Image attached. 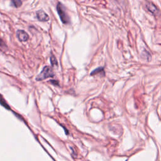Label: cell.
<instances>
[{
  "label": "cell",
  "mask_w": 161,
  "mask_h": 161,
  "mask_svg": "<svg viewBox=\"0 0 161 161\" xmlns=\"http://www.w3.org/2000/svg\"><path fill=\"white\" fill-rule=\"evenodd\" d=\"M57 12L61 18V22L64 24H68L70 23V18L67 15L65 8L61 3H59L57 5Z\"/></svg>",
  "instance_id": "6da1fadb"
},
{
  "label": "cell",
  "mask_w": 161,
  "mask_h": 161,
  "mask_svg": "<svg viewBox=\"0 0 161 161\" xmlns=\"http://www.w3.org/2000/svg\"><path fill=\"white\" fill-rule=\"evenodd\" d=\"M54 76V71L52 67L49 66H45L44 67L43 70L38 75L36 79L37 81H42L47 78H53Z\"/></svg>",
  "instance_id": "7a4b0ae2"
},
{
  "label": "cell",
  "mask_w": 161,
  "mask_h": 161,
  "mask_svg": "<svg viewBox=\"0 0 161 161\" xmlns=\"http://www.w3.org/2000/svg\"><path fill=\"white\" fill-rule=\"evenodd\" d=\"M146 7L147 10L152 15H158L159 14V8L152 3H147L146 5Z\"/></svg>",
  "instance_id": "3957f363"
},
{
  "label": "cell",
  "mask_w": 161,
  "mask_h": 161,
  "mask_svg": "<svg viewBox=\"0 0 161 161\" xmlns=\"http://www.w3.org/2000/svg\"><path fill=\"white\" fill-rule=\"evenodd\" d=\"M37 17L40 22H47L49 20V17L47 14L42 10H39L37 12Z\"/></svg>",
  "instance_id": "277c9868"
},
{
  "label": "cell",
  "mask_w": 161,
  "mask_h": 161,
  "mask_svg": "<svg viewBox=\"0 0 161 161\" xmlns=\"http://www.w3.org/2000/svg\"><path fill=\"white\" fill-rule=\"evenodd\" d=\"M16 35H17V37L19 40L21 42L27 41L29 38L27 32H25L23 30H18L16 32Z\"/></svg>",
  "instance_id": "5b68a950"
},
{
  "label": "cell",
  "mask_w": 161,
  "mask_h": 161,
  "mask_svg": "<svg viewBox=\"0 0 161 161\" xmlns=\"http://www.w3.org/2000/svg\"><path fill=\"white\" fill-rule=\"evenodd\" d=\"M104 73V69H103V67H98V68L95 69L94 71H93L91 73V75H93L95 74H99V73Z\"/></svg>",
  "instance_id": "8992f818"
},
{
  "label": "cell",
  "mask_w": 161,
  "mask_h": 161,
  "mask_svg": "<svg viewBox=\"0 0 161 161\" xmlns=\"http://www.w3.org/2000/svg\"><path fill=\"white\" fill-rule=\"evenodd\" d=\"M50 62H51V64L52 66H57V59L54 56L53 54H52L51 57H50Z\"/></svg>",
  "instance_id": "52a82bcc"
},
{
  "label": "cell",
  "mask_w": 161,
  "mask_h": 161,
  "mask_svg": "<svg viewBox=\"0 0 161 161\" xmlns=\"http://www.w3.org/2000/svg\"><path fill=\"white\" fill-rule=\"evenodd\" d=\"M12 3H13V5L15 6V7H20L22 3V2L20 1V0H12Z\"/></svg>",
  "instance_id": "ba28073f"
},
{
  "label": "cell",
  "mask_w": 161,
  "mask_h": 161,
  "mask_svg": "<svg viewBox=\"0 0 161 161\" xmlns=\"http://www.w3.org/2000/svg\"><path fill=\"white\" fill-rule=\"evenodd\" d=\"M0 103H1V104L3 105V106H5V107H6V108H9V107H8V106H7L6 104H5V103L4 102V100L2 99V100L1 99H0Z\"/></svg>",
  "instance_id": "9c48e42d"
},
{
  "label": "cell",
  "mask_w": 161,
  "mask_h": 161,
  "mask_svg": "<svg viewBox=\"0 0 161 161\" xmlns=\"http://www.w3.org/2000/svg\"><path fill=\"white\" fill-rule=\"evenodd\" d=\"M50 83H51V82H54V83H52V84H54V85H55V84H56V85H58V82L57 81H53V80H51V81H50Z\"/></svg>",
  "instance_id": "30bf717a"
}]
</instances>
